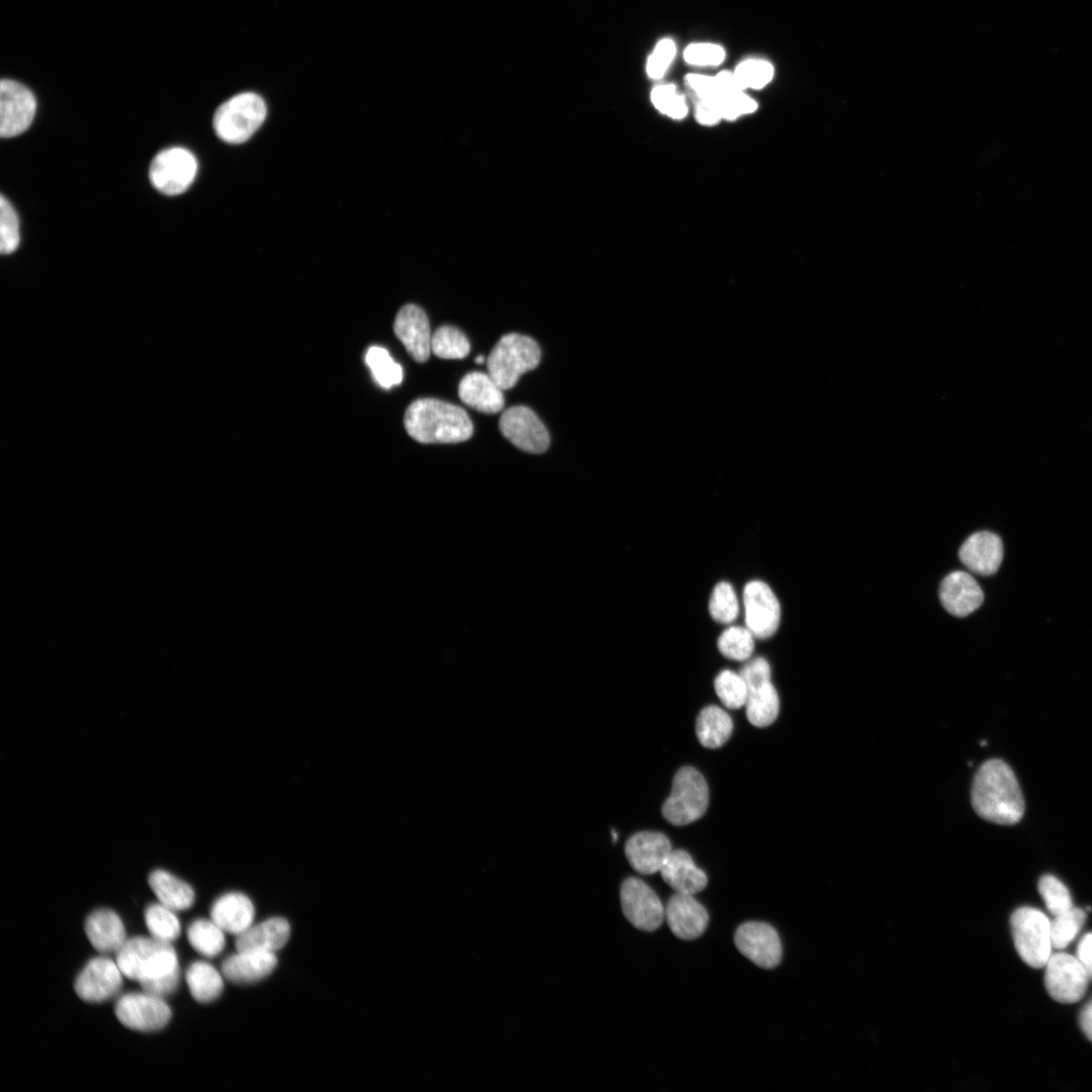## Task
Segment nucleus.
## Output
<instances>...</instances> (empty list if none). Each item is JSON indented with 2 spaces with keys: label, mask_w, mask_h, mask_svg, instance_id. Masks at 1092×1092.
Returning <instances> with one entry per match:
<instances>
[{
  "label": "nucleus",
  "mask_w": 1092,
  "mask_h": 1092,
  "mask_svg": "<svg viewBox=\"0 0 1092 1092\" xmlns=\"http://www.w3.org/2000/svg\"><path fill=\"white\" fill-rule=\"evenodd\" d=\"M972 803L977 814L991 822L1012 825L1024 813V799L1010 766L1001 759L984 762L975 775Z\"/></svg>",
  "instance_id": "f257e3e1"
},
{
  "label": "nucleus",
  "mask_w": 1092,
  "mask_h": 1092,
  "mask_svg": "<svg viewBox=\"0 0 1092 1092\" xmlns=\"http://www.w3.org/2000/svg\"><path fill=\"white\" fill-rule=\"evenodd\" d=\"M278 960L273 952L237 950L221 966L224 978L236 984H251L268 977L276 968Z\"/></svg>",
  "instance_id": "4be33fe9"
},
{
  "label": "nucleus",
  "mask_w": 1092,
  "mask_h": 1092,
  "mask_svg": "<svg viewBox=\"0 0 1092 1092\" xmlns=\"http://www.w3.org/2000/svg\"><path fill=\"white\" fill-rule=\"evenodd\" d=\"M659 872L663 881L676 893L695 895L704 890L708 883L706 874L682 849L672 850Z\"/></svg>",
  "instance_id": "a878e982"
},
{
  "label": "nucleus",
  "mask_w": 1092,
  "mask_h": 1092,
  "mask_svg": "<svg viewBox=\"0 0 1092 1092\" xmlns=\"http://www.w3.org/2000/svg\"><path fill=\"white\" fill-rule=\"evenodd\" d=\"M943 608L951 615L966 617L979 609L984 594L977 580L968 572L953 571L946 575L939 587Z\"/></svg>",
  "instance_id": "aec40b11"
},
{
  "label": "nucleus",
  "mask_w": 1092,
  "mask_h": 1092,
  "mask_svg": "<svg viewBox=\"0 0 1092 1092\" xmlns=\"http://www.w3.org/2000/svg\"><path fill=\"white\" fill-rule=\"evenodd\" d=\"M37 101L33 92L13 79L0 82V134L12 138L24 132L32 123Z\"/></svg>",
  "instance_id": "9b49d317"
},
{
  "label": "nucleus",
  "mask_w": 1092,
  "mask_h": 1092,
  "mask_svg": "<svg viewBox=\"0 0 1092 1092\" xmlns=\"http://www.w3.org/2000/svg\"><path fill=\"white\" fill-rule=\"evenodd\" d=\"M115 1015L127 1028L138 1031H156L164 1028L172 1012L163 998L148 992L127 993L118 998Z\"/></svg>",
  "instance_id": "9d476101"
},
{
  "label": "nucleus",
  "mask_w": 1092,
  "mask_h": 1092,
  "mask_svg": "<svg viewBox=\"0 0 1092 1092\" xmlns=\"http://www.w3.org/2000/svg\"><path fill=\"white\" fill-rule=\"evenodd\" d=\"M484 361H485V359H484V357H483L482 355H478V356H477V357L475 358V362H476L477 364H482V363H483Z\"/></svg>",
  "instance_id": "5fc2aeb1"
},
{
  "label": "nucleus",
  "mask_w": 1092,
  "mask_h": 1092,
  "mask_svg": "<svg viewBox=\"0 0 1092 1092\" xmlns=\"http://www.w3.org/2000/svg\"><path fill=\"white\" fill-rule=\"evenodd\" d=\"M1044 968V986L1054 1000L1075 1003L1083 998L1090 979L1077 958L1052 953Z\"/></svg>",
  "instance_id": "1a4fd4ad"
},
{
  "label": "nucleus",
  "mask_w": 1092,
  "mask_h": 1092,
  "mask_svg": "<svg viewBox=\"0 0 1092 1092\" xmlns=\"http://www.w3.org/2000/svg\"><path fill=\"white\" fill-rule=\"evenodd\" d=\"M651 101L658 111L670 118L682 119L688 113L687 102L673 85L656 86L651 92Z\"/></svg>",
  "instance_id": "37998d69"
},
{
  "label": "nucleus",
  "mask_w": 1092,
  "mask_h": 1092,
  "mask_svg": "<svg viewBox=\"0 0 1092 1092\" xmlns=\"http://www.w3.org/2000/svg\"><path fill=\"white\" fill-rule=\"evenodd\" d=\"M116 963L124 977L139 983L179 969L177 953L170 942L145 936L126 939L116 951Z\"/></svg>",
  "instance_id": "7ed1b4c3"
},
{
  "label": "nucleus",
  "mask_w": 1092,
  "mask_h": 1092,
  "mask_svg": "<svg viewBox=\"0 0 1092 1092\" xmlns=\"http://www.w3.org/2000/svg\"><path fill=\"white\" fill-rule=\"evenodd\" d=\"M431 350L442 359H462L469 354L470 344L457 328L442 326L432 335Z\"/></svg>",
  "instance_id": "f704fd0d"
},
{
  "label": "nucleus",
  "mask_w": 1092,
  "mask_h": 1092,
  "mask_svg": "<svg viewBox=\"0 0 1092 1092\" xmlns=\"http://www.w3.org/2000/svg\"><path fill=\"white\" fill-rule=\"evenodd\" d=\"M266 104L253 92L234 95L215 110L212 125L216 135L228 144L248 141L264 122Z\"/></svg>",
  "instance_id": "39448f33"
},
{
  "label": "nucleus",
  "mask_w": 1092,
  "mask_h": 1092,
  "mask_svg": "<svg viewBox=\"0 0 1092 1092\" xmlns=\"http://www.w3.org/2000/svg\"><path fill=\"white\" fill-rule=\"evenodd\" d=\"M1079 1023L1085 1035L1092 1041V999L1082 1008Z\"/></svg>",
  "instance_id": "864d4df0"
},
{
  "label": "nucleus",
  "mask_w": 1092,
  "mask_h": 1092,
  "mask_svg": "<svg viewBox=\"0 0 1092 1092\" xmlns=\"http://www.w3.org/2000/svg\"><path fill=\"white\" fill-rule=\"evenodd\" d=\"M708 804L706 780L696 768L685 766L675 774L671 793L663 803L661 813L669 823L681 826L701 818Z\"/></svg>",
  "instance_id": "423d86ee"
},
{
  "label": "nucleus",
  "mask_w": 1092,
  "mask_h": 1092,
  "mask_svg": "<svg viewBox=\"0 0 1092 1092\" xmlns=\"http://www.w3.org/2000/svg\"><path fill=\"white\" fill-rule=\"evenodd\" d=\"M197 160L187 149L173 147L159 152L153 159L149 177L152 185L166 195L185 192L195 179Z\"/></svg>",
  "instance_id": "6e6552de"
},
{
  "label": "nucleus",
  "mask_w": 1092,
  "mask_h": 1092,
  "mask_svg": "<svg viewBox=\"0 0 1092 1092\" xmlns=\"http://www.w3.org/2000/svg\"><path fill=\"white\" fill-rule=\"evenodd\" d=\"M179 981L180 970L177 969L167 975L141 981L140 984L143 991L163 998L177 989Z\"/></svg>",
  "instance_id": "09e8293b"
},
{
  "label": "nucleus",
  "mask_w": 1092,
  "mask_h": 1092,
  "mask_svg": "<svg viewBox=\"0 0 1092 1092\" xmlns=\"http://www.w3.org/2000/svg\"><path fill=\"white\" fill-rule=\"evenodd\" d=\"M146 926L152 937L172 942L180 935V921L174 911L162 905L151 904L145 910Z\"/></svg>",
  "instance_id": "72a5a7b5"
},
{
  "label": "nucleus",
  "mask_w": 1092,
  "mask_h": 1092,
  "mask_svg": "<svg viewBox=\"0 0 1092 1092\" xmlns=\"http://www.w3.org/2000/svg\"><path fill=\"white\" fill-rule=\"evenodd\" d=\"M738 950L763 969L777 967L782 959V944L776 929L764 922L741 924L734 935Z\"/></svg>",
  "instance_id": "2eb2a0df"
},
{
  "label": "nucleus",
  "mask_w": 1092,
  "mask_h": 1092,
  "mask_svg": "<svg viewBox=\"0 0 1092 1092\" xmlns=\"http://www.w3.org/2000/svg\"><path fill=\"white\" fill-rule=\"evenodd\" d=\"M149 885L159 903L173 911L189 909L195 900L193 889L184 881L164 870H156L149 876Z\"/></svg>",
  "instance_id": "cd10ccee"
},
{
  "label": "nucleus",
  "mask_w": 1092,
  "mask_h": 1092,
  "mask_svg": "<svg viewBox=\"0 0 1092 1092\" xmlns=\"http://www.w3.org/2000/svg\"><path fill=\"white\" fill-rule=\"evenodd\" d=\"M122 976L116 962L105 957L93 958L77 976L75 991L86 1002H103L120 990Z\"/></svg>",
  "instance_id": "dca6fc26"
},
{
  "label": "nucleus",
  "mask_w": 1092,
  "mask_h": 1092,
  "mask_svg": "<svg viewBox=\"0 0 1092 1092\" xmlns=\"http://www.w3.org/2000/svg\"><path fill=\"white\" fill-rule=\"evenodd\" d=\"M458 396L466 405L484 413L496 414L505 404L503 389L488 373H467L458 386Z\"/></svg>",
  "instance_id": "5701e85b"
},
{
  "label": "nucleus",
  "mask_w": 1092,
  "mask_h": 1092,
  "mask_svg": "<svg viewBox=\"0 0 1092 1092\" xmlns=\"http://www.w3.org/2000/svg\"><path fill=\"white\" fill-rule=\"evenodd\" d=\"M664 917L671 932L685 940L701 936L709 921L706 908L694 895L681 893H675L669 898Z\"/></svg>",
  "instance_id": "6ab92c4d"
},
{
  "label": "nucleus",
  "mask_w": 1092,
  "mask_h": 1092,
  "mask_svg": "<svg viewBox=\"0 0 1092 1092\" xmlns=\"http://www.w3.org/2000/svg\"><path fill=\"white\" fill-rule=\"evenodd\" d=\"M746 717L756 727H766L778 717L780 701L770 681L748 691L745 703Z\"/></svg>",
  "instance_id": "7c9ffc66"
},
{
  "label": "nucleus",
  "mask_w": 1092,
  "mask_h": 1092,
  "mask_svg": "<svg viewBox=\"0 0 1092 1092\" xmlns=\"http://www.w3.org/2000/svg\"><path fill=\"white\" fill-rule=\"evenodd\" d=\"M1076 958L1092 980V932L1086 933L1079 941Z\"/></svg>",
  "instance_id": "603ef678"
},
{
  "label": "nucleus",
  "mask_w": 1092,
  "mask_h": 1092,
  "mask_svg": "<svg viewBox=\"0 0 1092 1092\" xmlns=\"http://www.w3.org/2000/svg\"><path fill=\"white\" fill-rule=\"evenodd\" d=\"M20 242L19 220L11 203L0 198V251L3 255L14 252Z\"/></svg>",
  "instance_id": "a19ab883"
},
{
  "label": "nucleus",
  "mask_w": 1092,
  "mask_h": 1092,
  "mask_svg": "<svg viewBox=\"0 0 1092 1092\" xmlns=\"http://www.w3.org/2000/svg\"><path fill=\"white\" fill-rule=\"evenodd\" d=\"M403 425L420 443H459L473 433L472 422L460 406L436 398H420L405 411Z\"/></svg>",
  "instance_id": "f03ea898"
},
{
  "label": "nucleus",
  "mask_w": 1092,
  "mask_h": 1092,
  "mask_svg": "<svg viewBox=\"0 0 1092 1092\" xmlns=\"http://www.w3.org/2000/svg\"><path fill=\"white\" fill-rule=\"evenodd\" d=\"M686 81L699 100H715L719 96L715 77L691 74Z\"/></svg>",
  "instance_id": "8fccbe9b"
},
{
  "label": "nucleus",
  "mask_w": 1092,
  "mask_h": 1092,
  "mask_svg": "<svg viewBox=\"0 0 1092 1092\" xmlns=\"http://www.w3.org/2000/svg\"><path fill=\"white\" fill-rule=\"evenodd\" d=\"M1038 892L1048 911L1057 916L1073 907L1068 888L1055 876L1044 875L1038 881Z\"/></svg>",
  "instance_id": "ea45409f"
},
{
  "label": "nucleus",
  "mask_w": 1092,
  "mask_h": 1092,
  "mask_svg": "<svg viewBox=\"0 0 1092 1092\" xmlns=\"http://www.w3.org/2000/svg\"><path fill=\"white\" fill-rule=\"evenodd\" d=\"M696 118L703 125H714L720 121L721 115L714 100H699L696 107Z\"/></svg>",
  "instance_id": "3c124183"
},
{
  "label": "nucleus",
  "mask_w": 1092,
  "mask_h": 1092,
  "mask_svg": "<svg viewBox=\"0 0 1092 1092\" xmlns=\"http://www.w3.org/2000/svg\"><path fill=\"white\" fill-rule=\"evenodd\" d=\"M393 331L410 356L417 362H426L431 350V329L426 312L415 304H406L397 312Z\"/></svg>",
  "instance_id": "f3484780"
},
{
  "label": "nucleus",
  "mask_w": 1092,
  "mask_h": 1092,
  "mask_svg": "<svg viewBox=\"0 0 1092 1092\" xmlns=\"http://www.w3.org/2000/svg\"><path fill=\"white\" fill-rule=\"evenodd\" d=\"M754 635L746 627L731 626L718 639V649L727 658L743 661L754 649Z\"/></svg>",
  "instance_id": "e433bc0d"
},
{
  "label": "nucleus",
  "mask_w": 1092,
  "mask_h": 1092,
  "mask_svg": "<svg viewBox=\"0 0 1092 1092\" xmlns=\"http://www.w3.org/2000/svg\"><path fill=\"white\" fill-rule=\"evenodd\" d=\"M85 932L92 946L101 953L117 951L126 941L123 922L109 909L90 913L85 921Z\"/></svg>",
  "instance_id": "bb28decb"
},
{
  "label": "nucleus",
  "mask_w": 1092,
  "mask_h": 1092,
  "mask_svg": "<svg viewBox=\"0 0 1092 1092\" xmlns=\"http://www.w3.org/2000/svg\"><path fill=\"white\" fill-rule=\"evenodd\" d=\"M959 556L971 571L981 575L994 574L1003 560V543L992 532L980 531L971 535L962 545Z\"/></svg>",
  "instance_id": "412c9836"
},
{
  "label": "nucleus",
  "mask_w": 1092,
  "mask_h": 1092,
  "mask_svg": "<svg viewBox=\"0 0 1092 1092\" xmlns=\"http://www.w3.org/2000/svg\"><path fill=\"white\" fill-rule=\"evenodd\" d=\"M711 617L718 623H732L738 616L739 604L733 586L726 581L717 583L709 601Z\"/></svg>",
  "instance_id": "4c0bfd02"
},
{
  "label": "nucleus",
  "mask_w": 1092,
  "mask_h": 1092,
  "mask_svg": "<svg viewBox=\"0 0 1092 1092\" xmlns=\"http://www.w3.org/2000/svg\"><path fill=\"white\" fill-rule=\"evenodd\" d=\"M1010 925L1022 961L1034 969L1044 967L1053 948L1049 918L1035 908L1020 907L1012 913Z\"/></svg>",
  "instance_id": "0eeeda50"
},
{
  "label": "nucleus",
  "mask_w": 1092,
  "mask_h": 1092,
  "mask_svg": "<svg viewBox=\"0 0 1092 1092\" xmlns=\"http://www.w3.org/2000/svg\"><path fill=\"white\" fill-rule=\"evenodd\" d=\"M671 851L669 839L663 833L655 831L635 833L625 844L629 863L642 875L659 872Z\"/></svg>",
  "instance_id": "a211bd4d"
},
{
  "label": "nucleus",
  "mask_w": 1092,
  "mask_h": 1092,
  "mask_svg": "<svg viewBox=\"0 0 1092 1092\" xmlns=\"http://www.w3.org/2000/svg\"><path fill=\"white\" fill-rule=\"evenodd\" d=\"M1086 919L1083 909L1072 907L1067 911L1055 916L1051 922L1052 945L1056 949H1064L1081 930Z\"/></svg>",
  "instance_id": "c9c22d12"
},
{
  "label": "nucleus",
  "mask_w": 1092,
  "mask_h": 1092,
  "mask_svg": "<svg viewBox=\"0 0 1092 1092\" xmlns=\"http://www.w3.org/2000/svg\"><path fill=\"white\" fill-rule=\"evenodd\" d=\"M186 982L192 997L199 1003L215 1000L223 990L222 976L205 962H194L188 967Z\"/></svg>",
  "instance_id": "c756f323"
},
{
  "label": "nucleus",
  "mask_w": 1092,
  "mask_h": 1092,
  "mask_svg": "<svg viewBox=\"0 0 1092 1092\" xmlns=\"http://www.w3.org/2000/svg\"><path fill=\"white\" fill-rule=\"evenodd\" d=\"M290 936V925L282 917H272L257 924H252L246 931L237 935V950H255L273 952L281 949Z\"/></svg>",
  "instance_id": "393cba45"
},
{
  "label": "nucleus",
  "mask_w": 1092,
  "mask_h": 1092,
  "mask_svg": "<svg viewBox=\"0 0 1092 1092\" xmlns=\"http://www.w3.org/2000/svg\"><path fill=\"white\" fill-rule=\"evenodd\" d=\"M500 433L516 447L529 453H543L547 450L549 433L529 407L515 405L506 410L498 423Z\"/></svg>",
  "instance_id": "ddd939ff"
},
{
  "label": "nucleus",
  "mask_w": 1092,
  "mask_h": 1092,
  "mask_svg": "<svg viewBox=\"0 0 1092 1092\" xmlns=\"http://www.w3.org/2000/svg\"><path fill=\"white\" fill-rule=\"evenodd\" d=\"M721 118L734 120L741 115L752 113L757 104L743 91L718 96L715 100Z\"/></svg>",
  "instance_id": "c03bdc74"
},
{
  "label": "nucleus",
  "mask_w": 1092,
  "mask_h": 1092,
  "mask_svg": "<svg viewBox=\"0 0 1092 1092\" xmlns=\"http://www.w3.org/2000/svg\"><path fill=\"white\" fill-rule=\"evenodd\" d=\"M255 918L251 899L239 892L226 893L217 898L210 908V919L224 932L239 935L246 931Z\"/></svg>",
  "instance_id": "b1692460"
},
{
  "label": "nucleus",
  "mask_w": 1092,
  "mask_h": 1092,
  "mask_svg": "<svg viewBox=\"0 0 1092 1092\" xmlns=\"http://www.w3.org/2000/svg\"><path fill=\"white\" fill-rule=\"evenodd\" d=\"M745 623L754 637L772 636L781 621V606L771 588L763 581L752 580L743 589Z\"/></svg>",
  "instance_id": "4468645a"
},
{
  "label": "nucleus",
  "mask_w": 1092,
  "mask_h": 1092,
  "mask_svg": "<svg viewBox=\"0 0 1092 1092\" xmlns=\"http://www.w3.org/2000/svg\"><path fill=\"white\" fill-rule=\"evenodd\" d=\"M675 55V46L671 39L660 40L650 55L646 71L650 78L660 79L666 72Z\"/></svg>",
  "instance_id": "49530a36"
},
{
  "label": "nucleus",
  "mask_w": 1092,
  "mask_h": 1092,
  "mask_svg": "<svg viewBox=\"0 0 1092 1092\" xmlns=\"http://www.w3.org/2000/svg\"><path fill=\"white\" fill-rule=\"evenodd\" d=\"M733 723L730 716L717 706H707L699 714L696 733L700 743L707 748H717L730 737Z\"/></svg>",
  "instance_id": "c85d7f7f"
},
{
  "label": "nucleus",
  "mask_w": 1092,
  "mask_h": 1092,
  "mask_svg": "<svg viewBox=\"0 0 1092 1092\" xmlns=\"http://www.w3.org/2000/svg\"><path fill=\"white\" fill-rule=\"evenodd\" d=\"M620 901L623 914L638 929L653 931L665 918V909L655 892L638 878L622 883Z\"/></svg>",
  "instance_id": "f8f14e48"
},
{
  "label": "nucleus",
  "mask_w": 1092,
  "mask_h": 1092,
  "mask_svg": "<svg viewBox=\"0 0 1092 1092\" xmlns=\"http://www.w3.org/2000/svg\"><path fill=\"white\" fill-rule=\"evenodd\" d=\"M687 63L697 66H717L725 58L724 50L713 43H693L684 53Z\"/></svg>",
  "instance_id": "a18cd8bd"
},
{
  "label": "nucleus",
  "mask_w": 1092,
  "mask_h": 1092,
  "mask_svg": "<svg viewBox=\"0 0 1092 1092\" xmlns=\"http://www.w3.org/2000/svg\"><path fill=\"white\" fill-rule=\"evenodd\" d=\"M739 673L745 681L748 691L770 681V667L768 662L762 657L754 658L746 663Z\"/></svg>",
  "instance_id": "de8ad7c7"
},
{
  "label": "nucleus",
  "mask_w": 1092,
  "mask_h": 1092,
  "mask_svg": "<svg viewBox=\"0 0 1092 1092\" xmlns=\"http://www.w3.org/2000/svg\"><path fill=\"white\" fill-rule=\"evenodd\" d=\"M365 362L376 382L383 388L398 385L402 380V368L388 351L379 346L370 347L365 355Z\"/></svg>",
  "instance_id": "473e14b6"
},
{
  "label": "nucleus",
  "mask_w": 1092,
  "mask_h": 1092,
  "mask_svg": "<svg viewBox=\"0 0 1092 1092\" xmlns=\"http://www.w3.org/2000/svg\"><path fill=\"white\" fill-rule=\"evenodd\" d=\"M734 75L742 89H760L771 80L774 68L765 61L748 60L738 65Z\"/></svg>",
  "instance_id": "79ce46f5"
},
{
  "label": "nucleus",
  "mask_w": 1092,
  "mask_h": 1092,
  "mask_svg": "<svg viewBox=\"0 0 1092 1092\" xmlns=\"http://www.w3.org/2000/svg\"><path fill=\"white\" fill-rule=\"evenodd\" d=\"M716 694L729 709L745 706L748 690L740 673L732 670L721 671L714 681Z\"/></svg>",
  "instance_id": "58836bf2"
},
{
  "label": "nucleus",
  "mask_w": 1092,
  "mask_h": 1092,
  "mask_svg": "<svg viewBox=\"0 0 1092 1092\" xmlns=\"http://www.w3.org/2000/svg\"><path fill=\"white\" fill-rule=\"evenodd\" d=\"M541 358L538 343L516 333L503 336L486 359L487 373L504 389L516 385L527 371L535 369Z\"/></svg>",
  "instance_id": "20e7f679"
},
{
  "label": "nucleus",
  "mask_w": 1092,
  "mask_h": 1092,
  "mask_svg": "<svg viewBox=\"0 0 1092 1092\" xmlns=\"http://www.w3.org/2000/svg\"><path fill=\"white\" fill-rule=\"evenodd\" d=\"M191 946L200 954L213 958L219 954L225 945L224 931L211 919H196L187 929Z\"/></svg>",
  "instance_id": "2f4dec72"
}]
</instances>
